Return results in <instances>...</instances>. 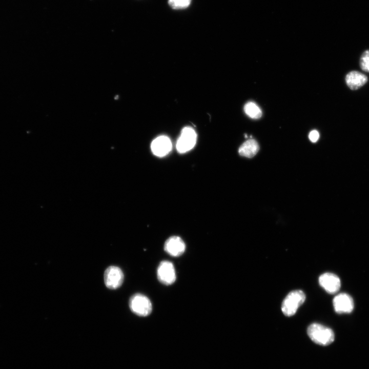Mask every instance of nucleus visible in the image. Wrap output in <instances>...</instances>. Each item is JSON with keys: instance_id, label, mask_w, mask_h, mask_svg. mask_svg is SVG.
Segmentation results:
<instances>
[{"instance_id": "1", "label": "nucleus", "mask_w": 369, "mask_h": 369, "mask_svg": "<svg viewBox=\"0 0 369 369\" xmlns=\"http://www.w3.org/2000/svg\"><path fill=\"white\" fill-rule=\"evenodd\" d=\"M311 339L315 343L321 345H328L335 338L332 329L319 323H314L309 325L307 331Z\"/></svg>"}, {"instance_id": "2", "label": "nucleus", "mask_w": 369, "mask_h": 369, "mask_svg": "<svg viewBox=\"0 0 369 369\" xmlns=\"http://www.w3.org/2000/svg\"><path fill=\"white\" fill-rule=\"evenodd\" d=\"M305 300V295L301 290H294L290 292L284 299L281 311L286 316L294 315L297 309Z\"/></svg>"}, {"instance_id": "3", "label": "nucleus", "mask_w": 369, "mask_h": 369, "mask_svg": "<svg viewBox=\"0 0 369 369\" xmlns=\"http://www.w3.org/2000/svg\"><path fill=\"white\" fill-rule=\"evenodd\" d=\"M129 307L133 313L139 316H147L152 310L150 299L146 296L140 293L135 294L131 297Z\"/></svg>"}, {"instance_id": "4", "label": "nucleus", "mask_w": 369, "mask_h": 369, "mask_svg": "<svg viewBox=\"0 0 369 369\" xmlns=\"http://www.w3.org/2000/svg\"><path fill=\"white\" fill-rule=\"evenodd\" d=\"M197 135L191 127H185L176 142V149L180 153H184L191 150L195 145Z\"/></svg>"}, {"instance_id": "5", "label": "nucleus", "mask_w": 369, "mask_h": 369, "mask_svg": "<svg viewBox=\"0 0 369 369\" xmlns=\"http://www.w3.org/2000/svg\"><path fill=\"white\" fill-rule=\"evenodd\" d=\"M124 281L122 270L116 266H110L105 271L104 281L106 286L111 290L120 287Z\"/></svg>"}, {"instance_id": "6", "label": "nucleus", "mask_w": 369, "mask_h": 369, "mask_svg": "<svg viewBox=\"0 0 369 369\" xmlns=\"http://www.w3.org/2000/svg\"><path fill=\"white\" fill-rule=\"evenodd\" d=\"M157 276L159 281L165 285H170L176 280V273L172 263L169 261H161L157 270Z\"/></svg>"}, {"instance_id": "7", "label": "nucleus", "mask_w": 369, "mask_h": 369, "mask_svg": "<svg viewBox=\"0 0 369 369\" xmlns=\"http://www.w3.org/2000/svg\"><path fill=\"white\" fill-rule=\"evenodd\" d=\"M319 283L325 291L331 294L337 293L341 286L339 278L331 273L322 274L319 278Z\"/></svg>"}, {"instance_id": "8", "label": "nucleus", "mask_w": 369, "mask_h": 369, "mask_svg": "<svg viewBox=\"0 0 369 369\" xmlns=\"http://www.w3.org/2000/svg\"><path fill=\"white\" fill-rule=\"evenodd\" d=\"M335 312L339 314L350 313L354 309L352 298L348 294L341 293L336 296L333 301Z\"/></svg>"}, {"instance_id": "9", "label": "nucleus", "mask_w": 369, "mask_h": 369, "mask_svg": "<svg viewBox=\"0 0 369 369\" xmlns=\"http://www.w3.org/2000/svg\"><path fill=\"white\" fill-rule=\"evenodd\" d=\"M152 153L158 157L167 155L172 149V142L166 136H160L153 140L151 145Z\"/></svg>"}, {"instance_id": "10", "label": "nucleus", "mask_w": 369, "mask_h": 369, "mask_svg": "<svg viewBox=\"0 0 369 369\" xmlns=\"http://www.w3.org/2000/svg\"><path fill=\"white\" fill-rule=\"evenodd\" d=\"M165 251L173 257L181 255L186 249V245L182 239L176 236H171L165 242L164 244Z\"/></svg>"}, {"instance_id": "11", "label": "nucleus", "mask_w": 369, "mask_h": 369, "mask_svg": "<svg viewBox=\"0 0 369 369\" xmlns=\"http://www.w3.org/2000/svg\"><path fill=\"white\" fill-rule=\"evenodd\" d=\"M347 86L353 90H357L367 81V77L364 74L357 71H352L345 76Z\"/></svg>"}, {"instance_id": "12", "label": "nucleus", "mask_w": 369, "mask_h": 369, "mask_svg": "<svg viewBox=\"0 0 369 369\" xmlns=\"http://www.w3.org/2000/svg\"><path fill=\"white\" fill-rule=\"evenodd\" d=\"M259 147L257 142L250 139L243 142L239 147L238 152L242 156L252 158L258 152Z\"/></svg>"}, {"instance_id": "13", "label": "nucleus", "mask_w": 369, "mask_h": 369, "mask_svg": "<svg viewBox=\"0 0 369 369\" xmlns=\"http://www.w3.org/2000/svg\"><path fill=\"white\" fill-rule=\"evenodd\" d=\"M244 111L248 116L253 119L259 118L262 115L261 109L254 102H247L244 106Z\"/></svg>"}, {"instance_id": "14", "label": "nucleus", "mask_w": 369, "mask_h": 369, "mask_svg": "<svg viewBox=\"0 0 369 369\" xmlns=\"http://www.w3.org/2000/svg\"><path fill=\"white\" fill-rule=\"evenodd\" d=\"M192 0H168V4L173 9L180 10L187 8Z\"/></svg>"}, {"instance_id": "15", "label": "nucleus", "mask_w": 369, "mask_h": 369, "mask_svg": "<svg viewBox=\"0 0 369 369\" xmlns=\"http://www.w3.org/2000/svg\"><path fill=\"white\" fill-rule=\"evenodd\" d=\"M360 66L363 71L369 72V50H365L361 55Z\"/></svg>"}, {"instance_id": "16", "label": "nucleus", "mask_w": 369, "mask_h": 369, "mask_svg": "<svg viewBox=\"0 0 369 369\" xmlns=\"http://www.w3.org/2000/svg\"><path fill=\"white\" fill-rule=\"evenodd\" d=\"M309 138L312 142H316L319 138V132L317 130L311 131L309 133Z\"/></svg>"}]
</instances>
